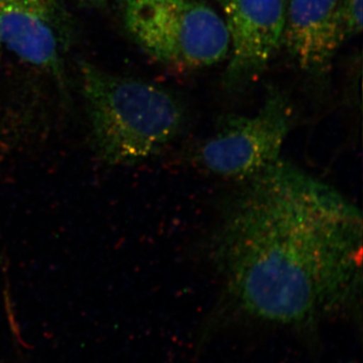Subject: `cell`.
Instances as JSON below:
<instances>
[{
  "label": "cell",
  "instance_id": "1",
  "mask_svg": "<svg viewBox=\"0 0 363 363\" xmlns=\"http://www.w3.org/2000/svg\"><path fill=\"white\" fill-rule=\"evenodd\" d=\"M362 215L284 161L238 181L212 233L221 316L315 328L362 306Z\"/></svg>",
  "mask_w": 363,
  "mask_h": 363
},
{
  "label": "cell",
  "instance_id": "2",
  "mask_svg": "<svg viewBox=\"0 0 363 363\" xmlns=\"http://www.w3.org/2000/svg\"><path fill=\"white\" fill-rule=\"evenodd\" d=\"M80 68L93 145L107 164H133L149 159L180 133L185 111L169 91L114 75L88 62Z\"/></svg>",
  "mask_w": 363,
  "mask_h": 363
},
{
  "label": "cell",
  "instance_id": "3",
  "mask_svg": "<svg viewBox=\"0 0 363 363\" xmlns=\"http://www.w3.org/2000/svg\"><path fill=\"white\" fill-rule=\"evenodd\" d=\"M123 20L133 40L162 65L205 68L228 57L223 18L197 0H123Z\"/></svg>",
  "mask_w": 363,
  "mask_h": 363
},
{
  "label": "cell",
  "instance_id": "4",
  "mask_svg": "<svg viewBox=\"0 0 363 363\" xmlns=\"http://www.w3.org/2000/svg\"><path fill=\"white\" fill-rule=\"evenodd\" d=\"M293 123L292 107L274 92L257 113L230 116L194 152L195 164L210 175L242 180L281 160Z\"/></svg>",
  "mask_w": 363,
  "mask_h": 363
},
{
  "label": "cell",
  "instance_id": "5",
  "mask_svg": "<svg viewBox=\"0 0 363 363\" xmlns=\"http://www.w3.org/2000/svg\"><path fill=\"white\" fill-rule=\"evenodd\" d=\"M230 40L226 81L248 84L267 68L283 40L286 0H219Z\"/></svg>",
  "mask_w": 363,
  "mask_h": 363
},
{
  "label": "cell",
  "instance_id": "6",
  "mask_svg": "<svg viewBox=\"0 0 363 363\" xmlns=\"http://www.w3.org/2000/svg\"><path fill=\"white\" fill-rule=\"evenodd\" d=\"M2 45L26 63L61 78L68 20L61 0H0Z\"/></svg>",
  "mask_w": 363,
  "mask_h": 363
},
{
  "label": "cell",
  "instance_id": "7",
  "mask_svg": "<svg viewBox=\"0 0 363 363\" xmlns=\"http://www.w3.org/2000/svg\"><path fill=\"white\" fill-rule=\"evenodd\" d=\"M348 37L341 0H291L283 40L307 73H323Z\"/></svg>",
  "mask_w": 363,
  "mask_h": 363
},
{
  "label": "cell",
  "instance_id": "8",
  "mask_svg": "<svg viewBox=\"0 0 363 363\" xmlns=\"http://www.w3.org/2000/svg\"><path fill=\"white\" fill-rule=\"evenodd\" d=\"M362 2L363 0H341L348 37L362 33Z\"/></svg>",
  "mask_w": 363,
  "mask_h": 363
},
{
  "label": "cell",
  "instance_id": "9",
  "mask_svg": "<svg viewBox=\"0 0 363 363\" xmlns=\"http://www.w3.org/2000/svg\"><path fill=\"white\" fill-rule=\"evenodd\" d=\"M89 4L90 6L95 7V9H104L107 4V0H86Z\"/></svg>",
  "mask_w": 363,
  "mask_h": 363
},
{
  "label": "cell",
  "instance_id": "10",
  "mask_svg": "<svg viewBox=\"0 0 363 363\" xmlns=\"http://www.w3.org/2000/svg\"><path fill=\"white\" fill-rule=\"evenodd\" d=\"M2 45V40H1V35H0V49H1Z\"/></svg>",
  "mask_w": 363,
  "mask_h": 363
}]
</instances>
